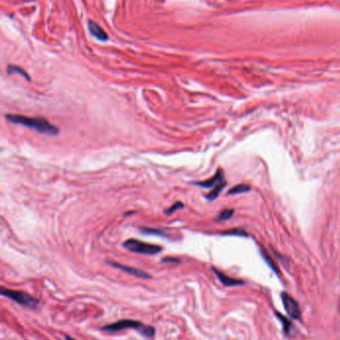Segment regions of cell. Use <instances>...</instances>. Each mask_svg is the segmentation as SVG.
<instances>
[{
  "label": "cell",
  "mask_w": 340,
  "mask_h": 340,
  "mask_svg": "<svg viewBox=\"0 0 340 340\" xmlns=\"http://www.w3.org/2000/svg\"><path fill=\"white\" fill-rule=\"evenodd\" d=\"M5 119L15 125H20L27 127L29 129L36 130L41 133L50 134V135H56L59 132L58 128L53 126L49 121L43 119V118H29L20 115H6Z\"/></svg>",
  "instance_id": "1"
},
{
  "label": "cell",
  "mask_w": 340,
  "mask_h": 340,
  "mask_svg": "<svg viewBox=\"0 0 340 340\" xmlns=\"http://www.w3.org/2000/svg\"><path fill=\"white\" fill-rule=\"evenodd\" d=\"M126 329L137 330L140 334H142L146 337H149V338L154 337L156 333V329L153 326L144 324L141 321L134 320V319H121L111 324L101 327L102 331H105L108 333H116V332L126 330Z\"/></svg>",
  "instance_id": "2"
},
{
  "label": "cell",
  "mask_w": 340,
  "mask_h": 340,
  "mask_svg": "<svg viewBox=\"0 0 340 340\" xmlns=\"http://www.w3.org/2000/svg\"><path fill=\"white\" fill-rule=\"evenodd\" d=\"M0 293H1V295L13 300L17 305H19L23 308H26V309L35 310L39 306V300L37 298H35L34 296L30 295L26 292H23V291L8 289V288L2 287L1 290H0Z\"/></svg>",
  "instance_id": "3"
},
{
  "label": "cell",
  "mask_w": 340,
  "mask_h": 340,
  "mask_svg": "<svg viewBox=\"0 0 340 340\" xmlns=\"http://www.w3.org/2000/svg\"><path fill=\"white\" fill-rule=\"evenodd\" d=\"M123 246H124L125 249H127L130 252L137 253V254H143V255H148V256L157 255L163 249L161 246L145 243V242L139 241L137 239H129V240L124 242Z\"/></svg>",
  "instance_id": "4"
},
{
  "label": "cell",
  "mask_w": 340,
  "mask_h": 340,
  "mask_svg": "<svg viewBox=\"0 0 340 340\" xmlns=\"http://www.w3.org/2000/svg\"><path fill=\"white\" fill-rule=\"evenodd\" d=\"M282 300L287 314L293 319H299L301 316V312L297 301L287 292H282Z\"/></svg>",
  "instance_id": "5"
},
{
  "label": "cell",
  "mask_w": 340,
  "mask_h": 340,
  "mask_svg": "<svg viewBox=\"0 0 340 340\" xmlns=\"http://www.w3.org/2000/svg\"><path fill=\"white\" fill-rule=\"evenodd\" d=\"M108 263L110 266H112L113 268H116L118 270H121L131 276H134L136 278H139V279H151V275L146 273L145 271H142L140 269H136V268H133V267H129V266H125V265H122V263H118V262H108Z\"/></svg>",
  "instance_id": "6"
},
{
  "label": "cell",
  "mask_w": 340,
  "mask_h": 340,
  "mask_svg": "<svg viewBox=\"0 0 340 340\" xmlns=\"http://www.w3.org/2000/svg\"><path fill=\"white\" fill-rule=\"evenodd\" d=\"M223 181H225L224 172H223L222 169H218L217 173L213 177H211L210 179L205 180V181H200V182H194V184L200 186L202 188H214L215 186H217L218 184H220Z\"/></svg>",
  "instance_id": "7"
},
{
  "label": "cell",
  "mask_w": 340,
  "mask_h": 340,
  "mask_svg": "<svg viewBox=\"0 0 340 340\" xmlns=\"http://www.w3.org/2000/svg\"><path fill=\"white\" fill-rule=\"evenodd\" d=\"M214 273L216 274V276L218 277L219 281L225 286V287H233V286H241L244 285V281L242 280H236V279H232L230 277H227V275H225L224 273L220 272L219 270H217L216 268H213Z\"/></svg>",
  "instance_id": "8"
},
{
  "label": "cell",
  "mask_w": 340,
  "mask_h": 340,
  "mask_svg": "<svg viewBox=\"0 0 340 340\" xmlns=\"http://www.w3.org/2000/svg\"><path fill=\"white\" fill-rule=\"evenodd\" d=\"M88 28H89L91 34L93 36H95L97 39L103 40V41H105V40L108 39V35L106 34V32L100 27V25L98 23L90 20L89 23H88Z\"/></svg>",
  "instance_id": "9"
},
{
  "label": "cell",
  "mask_w": 340,
  "mask_h": 340,
  "mask_svg": "<svg viewBox=\"0 0 340 340\" xmlns=\"http://www.w3.org/2000/svg\"><path fill=\"white\" fill-rule=\"evenodd\" d=\"M227 185V182L226 181H223L220 184H218L217 186H215L212 191L206 196V198L209 200V201H214L215 199H217L219 197V195L221 194V192L224 190V188L226 187Z\"/></svg>",
  "instance_id": "10"
},
{
  "label": "cell",
  "mask_w": 340,
  "mask_h": 340,
  "mask_svg": "<svg viewBox=\"0 0 340 340\" xmlns=\"http://www.w3.org/2000/svg\"><path fill=\"white\" fill-rule=\"evenodd\" d=\"M251 191V187L247 184H239L236 186H234L233 188H231L228 191L229 195H234V194H242V193H246Z\"/></svg>",
  "instance_id": "11"
},
{
  "label": "cell",
  "mask_w": 340,
  "mask_h": 340,
  "mask_svg": "<svg viewBox=\"0 0 340 340\" xmlns=\"http://www.w3.org/2000/svg\"><path fill=\"white\" fill-rule=\"evenodd\" d=\"M261 256H262V258H263V260L266 262V263L273 269V271L274 272H276L277 274H279V269H278V267H277V265L275 263V262L273 261V259L270 258V256L266 253V252H264L263 250H261Z\"/></svg>",
  "instance_id": "12"
},
{
  "label": "cell",
  "mask_w": 340,
  "mask_h": 340,
  "mask_svg": "<svg viewBox=\"0 0 340 340\" xmlns=\"http://www.w3.org/2000/svg\"><path fill=\"white\" fill-rule=\"evenodd\" d=\"M277 315L279 316V319L282 321V323H283V328H284V333L285 334H289V332H290V328H291V322L287 319V318H285L284 316H283L282 314H279V313H277Z\"/></svg>",
  "instance_id": "13"
},
{
  "label": "cell",
  "mask_w": 340,
  "mask_h": 340,
  "mask_svg": "<svg viewBox=\"0 0 340 340\" xmlns=\"http://www.w3.org/2000/svg\"><path fill=\"white\" fill-rule=\"evenodd\" d=\"M7 72H8L9 74H12V73H17V74H20L21 76L25 77V78L27 79V80H30L28 74H27V73H26L24 70H22L21 68H19V67H17V66H12V65L8 66V68H7Z\"/></svg>",
  "instance_id": "14"
},
{
  "label": "cell",
  "mask_w": 340,
  "mask_h": 340,
  "mask_svg": "<svg viewBox=\"0 0 340 340\" xmlns=\"http://www.w3.org/2000/svg\"><path fill=\"white\" fill-rule=\"evenodd\" d=\"M234 211L233 209H225L223 210L219 215H218V218L217 220L222 222V221H226L227 219H229L232 215H233Z\"/></svg>",
  "instance_id": "15"
},
{
  "label": "cell",
  "mask_w": 340,
  "mask_h": 340,
  "mask_svg": "<svg viewBox=\"0 0 340 340\" xmlns=\"http://www.w3.org/2000/svg\"><path fill=\"white\" fill-rule=\"evenodd\" d=\"M183 207H184V204H183L182 202H180V201L175 202V203L171 206L170 208L165 210V214H166V215H171V214H173L174 212H176V211H178V210L181 209V208H183Z\"/></svg>",
  "instance_id": "16"
},
{
  "label": "cell",
  "mask_w": 340,
  "mask_h": 340,
  "mask_svg": "<svg viewBox=\"0 0 340 340\" xmlns=\"http://www.w3.org/2000/svg\"><path fill=\"white\" fill-rule=\"evenodd\" d=\"M143 232L149 235H160L165 236V233L162 230H158V229H151V228H143Z\"/></svg>",
  "instance_id": "17"
},
{
  "label": "cell",
  "mask_w": 340,
  "mask_h": 340,
  "mask_svg": "<svg viewBox=\"0 0 340 340\" xmlns=\"http://www.w3.org/2000/svg\"><path fill=\"white\" fill-rule=\"evenodd\" d=\"M222 235L227 236H241V237H248V234L243 231V230H230V231H227V232H223Z\"/></svg>",
  "instance_id": "18"
},
{
  "label": "cell",
  "mask_w": 340,
  "mask_h": 340,
  "mask_svg": "<svg viewBox=\"0 0 340 340\" xmlns=\"http://www.w3.org/2000/svg\"><path fill=\"white\" fill-rule=\"evenodd\" d=\"M163 262H174V263H179L181 262V260L178 258H172V257H166L163 259Z\"/></svg>",
  "instance_id": "19"
},
{
  "label": "cell",
  "mask_w": 340,
  "mask_h": 340,
  "mask_svg": "<svg viewBox=\"0 0 340 340\" xmlns=\"http://www.w3.org/2000/svg\"><path fill=\"white\" fill-rule=\"evenodd\" d=\"M64 338H65V340H76L75 338H73V337H71V336H69V335H64Z\"/></svg>",
  "instance_id": "20"
}]
</instances>
